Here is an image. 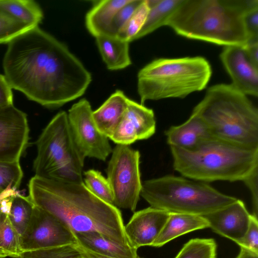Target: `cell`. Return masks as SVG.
Listing matches in <instances>:
<instances>
[{
  "label": "cell",
  "instance_id": "obj_30",
  "mask_svg": "<svg viewBox=\"0 0 258 258\" xmlns=\"http://www.w3.org/2000/svg\"><path fill=\"white\" fill-rule=\"evenodd\" d=\"M82 254L77 244L22 251L17 258H77Z\"/></svg>",
  "mask_w": 258,
  "mask_h": 258
},
{
  "label": "cell",
  "instance_id": "obj_12",
  "mask_svg": "<svg viewBox=\"0 0 258 258\" xmlns=\"http://www.w3.org/2000/svg\"><path fill=\"white\" fill-rule=\"evenodd\" d=\"M29 140L27 114L13 104L0 109V161L19 162Z\"/></svg>",
  "mask_w": 258,
  "mask_h": 258
},
{
  "label": "cell",
  "instance_id": "obj_21",
  "mask_svg": "<svg viewBox=\"0 0 258 258\" xmlns=\"http://www.w3.org/2000/svg\"><path fill=\"white\" fill-rule=\"evenodd\" d=\"M130 0H105L97 2L87 13L85 24L95 37L109 35L113 20L118 11Z\"/></svg>",
  "mask_w": 258,
  "mask_h": 258
},
{
  "label": "cell",
  "instance_id": "obj_34",
  "mask_svg": "<svg viewBox=\"0 0 258 258\" xmlns=\"http://www.w3.org/2000/svg\"><path fill=\"white\" fill-rule=\"evenodd\" d=\"M237 244L240 247L258 253L257 218L251 215L248 229L244 236Z\"/></svg>",
  "mask_w": 258,
  "mask_h": 258
},
{
  "label": "cell",
  "instance_id": "obj_18",
  "mask_svg": "<svg viewBox=\"0 0 258 258\" xmlns=\"http://www.w3.org/2000/svg\"><path fill=\"white\" fill-rule=\"evenodd\" d=\"M128 100L122 91L117 90L98 108L93 111V118L97 128L109 139L121 120Z\"/></svg>",
  "mask_w": 258,
  "mask_h": 258
},
{
  "label": "cell",
  "instance_id": "obj_31",
  "mask_svg": "<svg viewBox=\"0 0 258 258\" xmlns=\"http://www.w3.org/2000/svg\"><path fill=\"white\" fill-rule=\"evenodd\" d=\"M23 176L20 162L0 161V194L8 189L17 190Z\"/></svg>",
  "mask_w": 258,
  "mask_h": 258
},
{
  "label": "cell",
  "instance_id": "obj_29",
  "mask_svg": "<svg viewBox=\"0 0 258 258\" xmlns=\"http://www.w3.org/2000/svg\"><path fill=\"white\" fill-rule=\"evenodd\" d=\"M149 11L147 0H143L134 14L118 32L116 36L128 42L135 40L146 21Z\"/></svg>",
  "mask_w": 258,
  "mask_h": 258
},
{
  "label": "cell",
  "instance_id": "obj_7",
  "mask_svg": "<svg viewBox=\"0 0 258 258\" xmlns=\"http://www.w3.org/2000/svg\"><path fill=\"white\" fill-rule=\"evenodd\" d=\"M141 196L150 207L170 213L204 216L234 202L206 182L166 175L145 180Z\"/></svg>",
  "mask_w": 258,
  "mask_h": 258
},
{
  "label": "cell",
  "instance_id": "obj_6",
  "mask_svg": "<svg viewBox=\"0 0 258 258\" xmlns=\"http://www.w3.org/2000/svg\"><path fill=\"white\" fill-rule=\"evenodd\" d=\"M211 75L210 64L201 56L155 59L138 74L141 104L147 100L184 98L204 89Z\"/></svg>",
  "mask_w": 258,
  "mask_h": 258
},
{
  "label": "cell",
  "instance_id": "obj_5",
  "mask_svg": "<svg viewBox=\"0 0 258 258\" xmlns=\"http://www.w3.org/2000/svg\"><path fill=\"white\" fill-rule=\"evenodd\" d=\"M174 169L183 177L204 182L236 181L258 166V148H250L214 137L192 150L170 147Z\"/></svg>",
  "mask_w": 258,
  "mask_h": 258
},
{
  "label": "cell",
  "instance_id": "obj_8",
  "mask_svg": "<svg viewBox=\"0 0 258 258\" xmlns=\"http://www.w3.org/2000/svg\"><path fill=\"white\" fill-rule=\"evenodd\" d=\"M33 162L35 176L69 182L83 183L84 158L74 142L68 113L61 111L49 122L38 137Z\"/></svg>",
  "mask_w": 258,
  "mask_h": 258
},
{
  "label": "cell",
  "instance_id": "obj_35",
  "mask_svg": "<svg viewBox=\"0 0 258 258\" xmlns=\"http://www.w3.org/2000/svg\"><path fill=\"white\" fill-rule=\"evenodd\" d=\"M244 24L248 38V44L258 42V7L246 12Z\"/></svg>",
  "mask_w": 258,
  "mask_h": 258
},
{
  "label": "cell",
  "instance_id": "obj_28",
  "mask_svg": "<svg viewBox=\"0 0 258 258\" xmlns=\"http://www.w3.org/2000/svg\"><path fill=\"white\" fill-rule=\"evenodd\" d=\"M217 244L212 238L191 239L174 258H216Z\"/></svg>",
  "mask_w": 258,
  "mask_h": 258
},
{
  "label": "cell",
  "instance_id": "obj_20",
  "mask_svg": "<svg viewBox=\"0 0 258 258\" xmlns=\"http://www.w3.org/2000/svg\"><path fill=\"white\" fill-rule=\"evenodd\" d=\"M209 227L208 222L202 216L170 213L168 219L152 246H162L181 235Z\"/></svg>",
  "mask_w": 258,
  "mask_h": 258
},
{
  "label": "cell",
  "instance_id": "obj_38",
  "mask_svg": "<svg viewBox=\"0 0 258 258\" xmlns=\"http://www.w3.org/2000/svg\"><path fill=\"white\" fill-rule=\"evenodd\" d=\"M244 49L250 62L258 68V42L247 44Z\"/></svg>",
  "mask_w": 258,
  "mask_h": 258
},
{
  "label": "cell",
  "instance_id": "obj_22",
  "mask_svg": "<svg viewBox=\"0 0 258 258\" xmlns=\"http://www.w3.org/2000/svg\"><path fill=\"white\" fill-rule=\"evenodd\" d=\"M102 58L110 70L123 69L132 64L129 42L116 36L104 35L95 37Z\"/></svg>",
  "mask_w": 258,
  "mask_h": 258
},
{
  "label": "cell",
  "instance_id": "obj_23",
  "mask_svg": "<svg viewBox=\"0 0 258 258\" xmlns=\"http://www.w3.org/2000/svg\"><path fill=\"white\" fill-rule=\"evenodd\" d=\"M182 0H147L149 7L146 21L135 40L153 32L165 24Z\"/></svg>",
  "mask_w": 258,
  "mask_h": 258
},
{
  "label": "cell",
  "instance_id": "obj_41",
  "mask_svg": "<svg viewBox=\"0 0 258 258\" xmlns=\"http://www.w3.org/2000/svg\"><path fill=\"white\" fill-rule=\"evenodd\" d=\"M77 258H86V257H85L84 256H83L82 254L80 256L77 257Z\"/></svg>",
  "mask_w": 258,
  "mask_h": 258
},
{
  "label": "cell",
  "instance_id": "obj_11",
  "mask_svg": "<svg viewBox=\"0 0 258 258\" xmlns=\"http://www.w3.org/2000/svg\"><path fill=\"white\" fill-rule=\"evenodd\" d=\"M72 244H77L73 231L54 216L35 205L30 221L20 236L22 252Z\"/></svg>",
  "mask_w": 258,
  "mask_h": 258
},
{
  "label": "cell",
  "instance_id": "obj_9",
  "mask_svg": "<svg viewBox=\"0 0 258 258\" xmlns=\"http://www.w3.org/2000/svg\"><path fill=\"white\" fill-rule=\"evenodd\" d=\"M140 153L129 146L116 145L106 169L113 195V205L134 212L141 196L142 183Z\"/></svg>",
  "mask_w": 258,
  "mask_h": 258
},
{
  "label": "cell",
  "instance_id": "obj_2",
  "mask_svg": "<svg viewBox=\"0 0 258 258\" xmlns=\"http://www.w3.org/2000/svg\"><path fill=\"white\" fill-rule=\"evenodd\" d=\"M28 189L35 205L61 221L74 234L97 232L116 243L130 245L119 210L94 196L84 182L34 176Z\"/></svg>",
  "mask_w": 258,
  "mask_h": 258
},
{
  "label": "cell",
  "instance_id": "obj_1",
  "mask_svg": "<svg viewBox=\"0 0 258 258\" xmlns=\"http://www.w3.org/2000/svg\"><path fill=\"white\" fill-rule=\"evenodd\" d=\"M3 66L12 89L48 108L82 96L92 81L90 72L68 48L38 26L8 43Z\"/></svg>",
  "mask_w": 258,
  "mask_h": 258
},
{
  "label": "cell",
  "instance_id": "obj_25",
  "mask_svg": "<svg viewBox=\"0 0 258 258\" xmlns=\"http://www.w3.org/2000/svg\"><path fill=\"white\" fill-rule=\"evenodd\" d=\"M34 206L29 196H23L19 192L13 199L8 216L20 236L24 233L30 221Z\"/></svg>",
  "mask_w": 258,
  "mask_h": 258
},
{
  "label": "cell",
  "instance_id": "obj_37",
  "mask_svg": "<svg viewBox=\"0 0 258 258\" xmlns=\"http://www.w3.org/2000/svg\"><path fill=\"white\" fill-rule=\"evenodd\" d=\"M13 104L12 89L4 75L0 74V109Z\"/></svg>",
  "mask_w": 258,
  "mask_h": 258
},
{
  "label": "cell",
  "instance_id": "obj_14",
  "mask_svg": "<svg viewBox=\"0 0 258 258\" xmlns=\"http://www.w3.org/2000/svg\"><path fill=\"white\" fill-rule=\"evenodd\" d=\"M220 57L231 78V85L245 95L257 97L258 68L248 59L244 47L226 46Z\"/></svg>",
  "mask_w": 258,
  "mask_h": 258
},
{
  "label": "cell",
  "instance_id": "obj_27",
  "mask_svg": "<svg viewBox=\"0 0 258 258\" xmlns=\"http://www.w3.org/2000/svg\"><path fill=\"white\" fill-rule=\"evenodd\" d=\"M83 174V182L92 194L103 201L113 205V195L110 184L100 171L89 169Z\"/></svg>",
  "mask_w": 258,
  "mask_h": 258
},
{
  "label": "cell",
  "instance_id": "obj_4",
  "mask_svg": "<svg viewBox=\"0 0 258 258\" xmlns=\"http://www.w3.org/2000/svg\"><path fill=\"white\" fill-rule=\"evenodd\" d=\"M192 113L202 119L213 137L258 148L257 109L231 84L211 86Z\"/></svg>",
  "mask_w": 258,
  "mask_h": 258
},
{
  "label": "cell",
  "instance_id": "obj_40",
  "mask_svg": "<svg viewBox=\"0 0 258 258\" xmlns=\"http://www.w3.org/2000/svg\"><path fill=\"white\" fill-rule=\"evenodd\" d=\"M78 246L82 252V255L86 258H112V257L105 256L97 254L96 253L93 252L90 250H88L87 249H86L81 247L79 245H78ZM137 258H141V257L138 256Z\"/></svg>",
  "mask_w": 258,
  "mask_h": 258
},
{
  "label": "cell",
  "instance_id": "obj_15",
  "mask_svg": "<svg viewBox=\"0 0 258 258\" xmlns=\"http://www.w3.org/2000/svg\"><path fill=\"white\" fill-rule=\"evenodd\" d=\"M170 215V213L152 207L134 213L124 232L133 247L152 246Z\"/></svg>",
  "mask_w": 258,
  "mask_h": 258
},
{
  "label": "cell",
  "instance_id": "obj_17",
  "mask_svg": "<svg viewBox=\"0 0 258 258\" xmlns=\"http://www.w3.org/2000/svg\"><path fill=\"white\" fill-rule=\"evenodd\" d=\"M170 147L190 151L213 137L202 119L194 113L183 123L169 127L165 132Z\"/></svg>",
  "mask_w": 258,
  "mask_h": 258
},
{
  "label": "cell",
  "instance_id": "obj_13",
  "mask_svg": "<svg viewBox=\"0 0 258 258\" xmlns=\"http://www.w3.org/2000/svg\"><path fill=\"white\" fill-rule=\"evenodd\" d=\"M155 131L153 110L129 99L127 108L109 139L116 145L129 146L137 141L149 139Z\"/></svg>",
  "mask_w": 258,
  "mask_h": 258
},
{
  "label": "cell",
  "instance_id": "obj_32",
  "mask_svg": "<svg viewBox=\"0 0 258 258\" xmlns=\"http://www.w3.org/2000/svg\"><path fill=\"white\" fill-rule=\"evenodd\" d=\"M32 28L34 27L0 10V44H8L16 37Z\"/></svg>",
  "mask_w": 258,
  "mask_h": 258
},
{
  "label": "cell",
  "instance_id": "obj_3",
  "mask_svg": "<svg viewBox=\"0 0 258 258\" xmlns=\"http://www.w3.org/2000/svg\"><path fill=\"white\" fill-rule=\"evenodd\" d=\"M256 7L258 0H182L165 26L187 38L244 47V16Z\"/></svg>",
  "mask_w": 258,
  "mask_h": 258
},
{
  "label": "cell",
  "instance_id": "obj_33",
  "mask_svg": "<svg viewBox=\"0 0 258 258\" xmlns=\"http://www.w3.org/2000/svg\"><path fill=\"white\" fill-rule=\"evenodd\" d=\"M143 0H130L116 13L111 23L109 35L116 36L118 32L125 25Z\"/></svg>",
  "mask_w": 258,
  "mask_h": 258
},
{
  "label": "cell",
  "instance_id": "obj_16",
  "mask_svg": "<svg viewBox=\"0 0 258 258\" xmlns=\"http://www.w3.org/2000/svg\"><path fill=\"white\" fill-rule=\"evenodd\" d=\"M251 216L244 203L237 199L231 204L202 216L214 232L237 243L244 236Z\"/></svg>",
  "mask_w": 258,
  "mask_h": 258
},
{
  "label": "cell",
  "instance_id": "obj_10",
  "mask_svg": "<svg viewBox=\"0 0 258 258\" xmlns=\"http://www.w3.org/2000/svg\"><path fill=\"white\" fill-rule=\"evenodd\" d=\"M89 102L82 99L72 105L68 113L72 136L80 154L84 157L105 161L112 149L108 138L97 128Z\"/></svg>",
  "mask_w": 258,
  "mask_h": 258
},
{
  "label": "cell",
  "instance_id": "obj_39",
  "mask_svg": "<svg viewBox=\"0 0 258 258\" xmlns=\"http://www.w3.org/2000/svg\"><path fill=\"white\" fill-rule=\"evenodd\" d=\"M236 258H258V253L240 247V252Z\"/></svg>",
  "mask_w": 258,
  "mask_h": 258
},
{
  "label": "cell",
  "instance_id": "obj_19",
  "mask_svg": "<svg viewBox=\"0 0 258 258\" xmlns=\"http://www.w3.org/2000/svg\"><path fill=\"white\" fill-rule=\"evenodd\" d=\"M77 244L97 254L112 258H137V249L116 243L97 232L75 233Z\"/></svg>",
  "mask_w": 258,
  "mask_h": 258
},
{
  "label": "cell",
  "instance_id": "obj_24",
  "mask_svg": "<svg viewBox=\"0 0 258 258\" xmlns=\"http://www.w3.org/2000/svg\"><path fill=\"white\" fill-rule=\"evenodd\" d=\"M0 10L32 27L38 26L43 18L39 5L31 0H0Z\"/></svg>",
  "mask_w": 258,
  "mask_h": 258
},
{
  "label": "cell",
  "instance_id": "obj_36",
  "mask_svg": "<svg viewBox=\"0 0 258 258\" xmlns=\"http://www.w3.org/2000/svg\"><path fill=\"white\" fill-rule=\"evenodd\" d=\"M249 189L251 196L253 216L258 213V166L255 167L242 181Z\"/></svg>",
  "mask_w": 258,
  "mask_h": 258
},
{
  "label": "cell",
  "instance_id": "obj_26",
  "mask_svg": "<svg viewBox=\"0 0 258 258\" xmlns=\"http://www.w3.org/2000/svg\"><path fill=\"white\" fill-rule=\"evenodd\" d=\"M21 252L20 235L11 223L8 215L0 213V258H17Z\"/></svg>",
  "mask_w": 258,
  "mask_h": 258
}]
</instances>
